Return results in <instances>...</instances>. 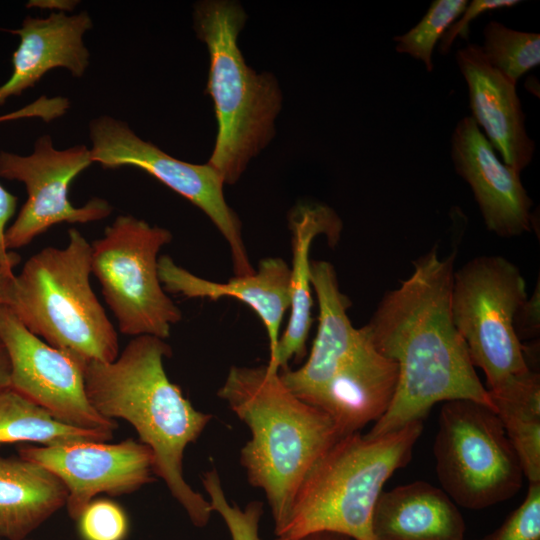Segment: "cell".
Instances as JSON below:
<instances>
[{"label": "cell", "mask_w": 540, "mask_h": 540, "mask_svg": "<svg viewBox=\"0 0 540 540\" xmlns=\"http://www.w3.org/2000/svg\"><path fill=\"white\" fill-rule=\"evenodd\" d=\"M456 254L440 257L436 245L414 260L412 274L383 295L362 327L372 346L398 367L394 398L369 436L424 421L439 402L468 399L494 409L452 318Z\"/></svg>", "instance_id": "6da1fadb"}, {"label": "cell", "mask_w": 540, "mask_h": 540, "mask_svg": "<svg viewBox=\"0 0 540 540\" xmlns=\"http://www.w3.org/2000/svg\"><path fill=\"white\" fill-rule=\"evenodd\" d=\"M171 347L164 339H132L112 362L86 360L84 384L92 407L108 419H123L154 456L155 475L190 522L204 528L213 513L210 503L185 480V449L194 443L213 415L197 410L167 376L164 359Z\"/></svg>", "instance_id": "7a4b0ae2"}, {"label": "cell", "mask_w": 540, "mask_h": 540, "mask_svg": "<svg viewBox=\"0 0 540 540\" xmlns=\"http://www.w3.org/2000/svg\"><path fill=\"white\" fill-rule=\"evenodd\" d=\"M217 394L250 430L239 460L248 482L265 494L275 532L311 467L341 435L325 412L293 394L267 364L232 366Z\"/></svg>", "instance_id": "3957f363"}, {"label": "cell", "mask_w": 540, "mask_h": 540, "mask_svg": "<svg viewBox=\"0 0 540 540\" xmlns=\"http://www.w3.org/2000/svg\"><path fill=\"white\" fill-rule=\"evenodd\" d=\"M423 427V421H415L384 435L357 432L339 438L305 476L275 540L321 531L375 540L376 501L395 471L409 464Z\"/></svg>", "instance_id": "277c9868"}, {"label": "cell", "mask_w": 540, "mask_h": 540, "mask_svg": "<svg viewBox=\"0 0 540 540\" xmlns=\"http://www.w3.org/2000/svg\"><path fill=\"white\" fill-rule=\"evenodd\" d=\"M246 18L234 1L195 5L194 27L210 56L206 92L213 99L218 124L208 164L227 184L239 180L250 159L274 136L282 101L276 79L247 66L239 49L238 35Z\"/></svg>", "instance_id": "5b68a950"}, {"label": "cell", "mask_w": 540, "mask_h": 540, "mask_svg": "<svg viewBox=\"0 0 540 540\" xmlns=\"http://www.w3.org/2000/svg\"><path fill=\"white\" fill-rule=\"evenodd\" d=\"M64 248L46 247L15 275L7 306L34 335L84 360L112 362L116 330L90 285L91 244L69 230Z\"/></svg>", "instance_id": "8992f818"}, {"label": "cell", "mask_w": 540, "mask_h": 540, "mask_svg": "<svg viewBox=\"0 0 540 540\" xmlns=\"http://www.w3.org/2000/svg\"><path fill=\"white\" fill-rule=\"evenodd\" d=\"M520 269L500 255H482L454 271L451 312L474 367L494 392L531 369L514 329L527 299Z\"/></svg>", "instance_id": "52a82bcc"}, {"label": "cell", "mask_w": 540, "mask_h": 540, "mask_svg": "<svg viewBox=\"0 0 540 540\" xmlns=\"http://www.w3.org/2000/svg\"><path fill=\"white\" fill-rule=\"evenodd\" d=\"M441 489L458 507L482 510L514 497L523 470L496 411L479 402H444L433 443Z\"/></svg>", "instance_id": "ba28073f"}, {"label": "cell", "mask_w": 540, "mask_h": 540, "mask_svg": "<svg viewBox=\"0 0 540 540\" xmlns=\"http://www.w3.org/2000/svg\"><path fill=\"white\" fill-rule=\"evenodd\" d=\"M172 240L169 230L120 215L91 244V273L121 333L166 339L182 313L159 279L158 253Z\"/></svg>", "instance_id": "9c48e42d"}, {"label": "cell", "mask_w": 540, "mask_h": 540, "mask_svg": "<svg viewBox=\"0 0 540 540\" xmlns=\"http://www.w3.org/2000/svg\"><path fill=\"white\" fill-rule=\"evenodd\" d=\"M90 138L93 163L103 168H139L188 199L210 218L225 238L235 275L255 272L242 239L240 220L225 200L224 182L208 163L200 165L178 160L139 138L125 122L110 116L92 120Z\"/></svg>", "instance_id": "30bf717a"}, {"label": "cell", "mask_w": 540, "mask_h": 540, "mask_svg": "<svg viewBox=\"0 0 540 540\" xmlns=\"http://www.w3.org/2000/svg\"><path fill=\"white\" fill-rule=\"evenodd\" d=\"M84 145L57 150L48 135L37 139L29 156L0 152V177L25 184L27 200L5 232L8 251L28 245L34 238L59 223H88L101 220L112 211L104 199L92 198L76 207L69 200L72 181L92 164Z\"/></svg>", "instance_id": "8fae6325"}, {"label": "cell", "mask_w": 540, "mask_h": 540, "mask_svg": "<svg viewBox=\"0 0 540 540\" xmlns=\"http://www.w3.org/2000/svg\"><path fill=\"white\" fill-rule=\"evenodd\" d=\"M0 340L10 361V388L65 424L114 433L116 421L99 414L87 398L86 360L34 335L6 305L0 307Z\"/></svg>", "instance_id": "7c38bea8"}, {"label": "cell", "mask_w": 540, "mask_h": 540, "mask_svg": "<svg viewBox=\"0 0 540 540\" xmlns=\"http://www.w3.org/2000/svg\"><path fill=\"white\" fill-rule=\"evenodd\" d=\"M19 457L53 472L67 489L66 509L77 521L93 498L131 494L155 479L154 456L139 440L80 442L63 446H27Z\"/></svg>", "instance_id": "4fadbf2b"}, {"label": "cell", "mask_w": 540, "mask_h": 540, "mask_svg": "<svg viewBox=\"0 0 540 540\" xmlns=\"http://www.w3.org/2000/svg\"><path fill=\"white\" fill-rule=\"evenodd\" d=\"M451 158L456 173L469 184L488 231L512 238L532 230L533 201L520 173L500 161L471 116L455 126Z\"/></svg>", "instance_id": "5bb4252c"}, {"label": "cell", "mask_w": 540, "mask_h": 540, "mask_svg": "<svg viewBox=\"0 0 540 540\" xmlns=\"http://www.w3.org/2000/svg\"><path fill=\"white\" fill-rule=\"evenodd\" d=\"M455 58L467 83L471 117L504 163L521 173L532 161L535 143L525 128L516 83L487 61L478 44L460 48Z\"/></svg>", "instance_id": "9a60e30c"}, {"label": "cell", "mask_w": 540, "mask_h": 540, "mask_svg": "<svg viewBox=\"0 0 540 540\" xmlns=\"http://www.w3.org/2000/svg\"><path fill=\"white\" fill-rule=\"evenodd\" d=\"M364 336L361 348L303 400L325 412L341 437L378 421L388 410L397 387V364L381 355Z\"/></svg>", "instance_id": "2e32d148"}, {"label": "cell", "mask_w": 540, "mask_h": 540, "mask_svg": "<svg viewBox=\"0 0 540 540\" xmlns=\"http://www.w3.org/2000/svg\"><path fill=\"white\" fill-rule=\"evenodd\" d=\"M311 286L318 300L319 315L310 354L300 368L280 371L284 385L302 400L322 387L365 341L362 328H355L348 317L351 303L341 292L330 262L311 261Z\"/></svg>", "instance_id": "e0dca14e"}, {"label": "cell", "mask_w": 540, "mask_h": 540, "mask_svg": "<svg viewBox=\"0 0 540 540\" xmlns=\"http://www.w3.org/2000/svg\"><path fill=\"white\" fill-rule=\"evenodd\" d=\"M158 273L166 292L209 300L233 297L248 305L265 326L269 361L274 358L282 321L291 303L290 267L282 258L262 259L253 274L235 276L224 283L203 279L177 265L167 255L159 257Z\"/></svg>", "instance_id": "ac0fdd59"}, {"label": "cell", "mask_w": 540, "mask_h": 540, "mask_svg": "<svg viewBox=\"0 0 540 540\" xmlns=\"http://www.w3.org/2000/svg\"><path fill=\"white\" fill-rule=\"evenodd\" d=\"M93 26L86 11L74 15L51 12L46 18L26 17L22 27L12 33L20 43L12 56L13 72L0 86V106L11 96L33 87L48 71L68 69L72 76H83L89 52L83 35Z\"/></svg>", "instance_id": "d6986e66"}, {"label": "cell", "mask_w": 540, "mask_h": 540, "mask_svg": "<svg viewBox=\"0 0 540 540\" xmlns=\"http://www.w3.org/2000/svg\"><path fill=\"white\" fill-rule=\"evenodd\" d=\"M292 232V267H290L291 303L285 331L280 336L275 356L267 366L285 370L292 359L306 354V343L312 324L310 249L319 235L334 246L342 231V221L327 205L311 203L297 206L290 215Z\"/></svg>", "instance_id": "ffe728a7"}, {"label": "cell", "mask_w": 540, "mask_h": 540, "mask_svg": "<svg viewBox=\"0 0 540 540\" xmlns=\"http://www.w3.org/2000/svg\"><path fill=\"white\" fill-rule=\"evenodd\" d=\"M372 532L375 540H465L466 523L441 488L418 480L380 493Z\"/></svg>", "instance_id": "44dd1931"}, {"label": "cell", "mask_w": 540, "mask_h": 540, "mask_svg": "<svg viewBox=\"0 0 540 540\" xmlns=\"http://www.w3.org/2000/svg\"><path fill=\"white\" fill-rule=\"evenodd\" d=\"M66 500L65 485L46 467L0 456V539H27Z\"/></svg>", "instance_id": "7402d4cb"}, {"label": "cell", "mask_w": 540, "mask_h": 540, "mask_svg": "<svg viewBox=\"0 0 540 540\" xmlns=\"http://www.w3.org/2000/svg\"><path fill=\"white\" fill-rule=\"evenodd\" d=\"M529 483L540 482V375L535 370L490 395Z\"/></svg>", "instance_id": "603a6c76"}, {"label": "cell", "mask_w": 540, "mask_h": 540, "mask_svg": "<svg viewBox=\"0 0 540 540\" xmlns=\"http://www.w3.org/2000/svg\"><path fill=\"white\" fill-rule=\"evenodd\" d=\"M113 432L82 429L56 419L48 410L8 388L0 393V444L34 442L63 446L80 442H106Z\"/></svg>", "instance_id": "cb8c5ba5"}, {"label": "cell", "mask_w": 540, "mask_h": 540, "mask_svg": "<svg viewBox=\"0 0 540 540\" xmlns=\"http://www.w3.org/2000/svg\"><path fill=\"white\" fill-rule=\"evenodd\" d=\"M483 55L496 69L517 83L540 64V34L514 30L498 21L483 29Z\"/></svg>", "instance_id": "d4e9b609"}, {"label": "cell", "mask_w": 540, "mask_h": 540, "mask_svg": "<svg viewBox=\"0 0 540 540\" xmlns=\"http://www.w3.org/2000/svg\"><path fill=\"white\" fill-rule=\"evenodd\" d=\"M467 0H436L430 4L422 19L402 35L395 36V49L408 54L425 65L427 71L434 69V47L446 30L459 18L467 6Z\"/></svg>", "instance_id": "484cf974"}, {"label": "cell", "mask_w": 540, "mask_h": 540, "mask_svg": "<svg viewBox=\"0 0 540 540\" xmlns=\"http://www.w3.org/2000/svg\"><path fill=\"white\" fill-rule=\"evenodd\" d=\"M201 481L208 494L212 511L219 514L225 522L231 540H262L259 535V525L263 515L262 502L251 501L245 508L231 504L215 468L205 471Z\"/></svg>", "instance_id": "4316f807"}, {"label": "cell", "mask_w": 540, "mask_h": 540, "mask_svg": "<svg viewBox=\"0 0 540 540\" xmlns=\"http://www.w3.org/2000/svg\"><path fill=\"white\" fill-rule=\"evenodd\" d=\"M77 522L83 540H124L129 530L125 511L107 499L92 500Z\"/></svg>", "instance_id": "83f0119b"}, {"label": "cell", "mask_w": 540, "mask_h": 540, "mask_svg": "<svg viewBox=\"0 0 540 540\" xmlns=\"http://www.w3.org/2000/svg\"><path fill=\"white\" fill-rule=\"evenodd\" d=\"M478 540H540V482L529 483L522 503L498 528Z\"/></svg>", "instance_id": "f1b7e54d"}, {"label": "cell", "mask_w": 540, "mask_h": 540, "mask_svg": "<svg viewBox=\"0 0 540 540\" xmlns=\"http://www.w3.org/2000/svg\"><path fill=\"white\" fill-rule=\"evenodd\" d=\"M521 3L519 0H473L465 7L462 14L443 34L440 39L439 51L446 54L450 51L457 37L467 39L469 24L478 16L497 9L511 8Z\"/></svg>", "instance_id": "f546056e"}, {"label": "cell", "mask_w": 540, "mask_h": 540, "mask_svg": "<svg viewBox=\"0 0 540 540\" xmlns=\"http://www.w3.org/2000/svg\"><path fill=\"white\" fill-rule=\"evenodd\" d=\"M514 329L518 339L522 342L538 337L540 333V283L530 297L523 302L514 318Z\"/></svg>", "instance_id": "4dcf8cb0"}, {"label": "cell", "mask_w": 540, "mask_h": 540, "mask_svg": "<svg viewBox=\"0 0 540 540\" xmlns=\"http://www.w3.org/2000/svg\"><path fill=\"white\" fill-rule=\"evenodd\" d=\"M6 121L5 115L0 116V122ZM17 207V197L9 193L0 184V265L13 269L20 261V256L8 251L5 245L7 223L14 215Z\"/></svg>", "instance_id": "1f68e13d"}, {"label": "cell", "mask_w": 540, "mask_h": 540, "mask_svg": "<svg viewBox=\"0 0 540 540\" xmlns=\"http://www.w3.org/2000/svg\"><path fill=\"white\" fill-rule=\"evenodd\" d=\"M15 274L0 265V307L8 304Z\"/></svg>", "instance_id": "d6a6232c"}, {"label": "cell", "mask_w": 540, "mask_h": 540, "mask_svg": "<svg viewBox=\"0 0 540 540\" xmlns=\"http://www.w3.org/2000/svg\"><path fill=\"white\" fill-rule=\"evenodd\" d=\"M11 366L7 351L0 340V393L10 388Z\"/></svg>", "instance_id": "836d02e7"}, {"label": "cell", "mask_w": 540, "mask_h": 540, "mask_svg": "<svg viewBox=\"0 0 540 540\" xmlns=\"http://www.w3.org/2000/svg\"><path fill=\"white\" fill-rule=\"evenodd\" d=\"M298 540H353V539L343 534L321 531V532H314V533L307 534L299 538Z\"/></svg>", "instance_id": "e575fe53"}, {"label": "cell", "mask_w": 540, "mask_h": 540, "mask_svg": "<svg viewBox=\"0 0 540 540\" xmlns=\"http://www.w3.org/2000/svg\"><path fill=\"white\" fill-rule=\"evenodd\" d=\"M24 540H31V539L27 538V539H24Z\"/></svg>", "instance_id": "d590c367"}]
</instances>
